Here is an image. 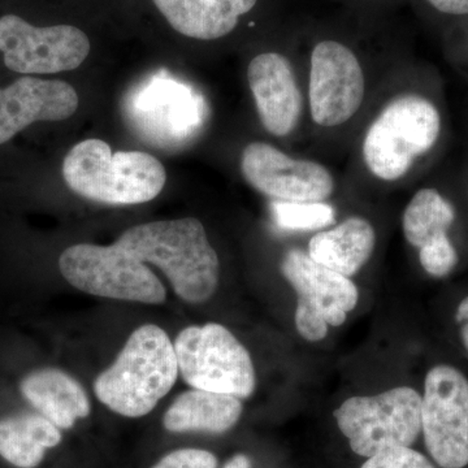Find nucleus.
I'll use <instances>...</instances> for the list:
<instances>
[{"label":"nucleus","mask_w":468,"mask_h":468,"mask_svg":"<svg viewBox=\"0 0 468 468\" xmlns=\"http://www.w3.org/2000/svg\"><path fill=\"white\" fill-rule=\"evenodd\" d=\"M116 243L144 264L158 267L185 302L202 303L217 292L220 261L198 218L141 224L125 230Z\"/></svg>","instance_id":"f257e3e1"},{"label":"nucleus","mask_w":468,"mask_h":468,"mask_svg":"<svg viewBox=\"0 0 468 468\" xmlns=\"http://www.w3.org/2000/svg\"><path fill=\"white\" fill-rule=\"evenodd\" d=\"M174 343L160 326L135 329L110 368L94 384L97 399L116 414L141 418L150 414L177 380Z\"/></svg>","instance_id":"f03ea898"},{"label":"nucleus","mask_w":468,"mask_h":468,"mask_svg":"<svg viewBox=\"0 0 468 468\" xmlns=\"http://www.w3.org/2000/svg\"><path fill=\"white\" fill-rule=\"evenodd\" d=\"M63 177L72 192L104 205L128 206L153 201L167 183L155 156L143 151H116L101 140H85L67 154Z\"/></svg>","instance_id":"7ed1b4c3"},{"label":"nucleus","mask_w":468,"mask_h":468,"mask_svg":"<svg viewBox=\"0 0 468 468\" xmlns=\"http://www.w3.org/2000/svg\"><path fill=\"white\" fill-rule=\"evenodd\" d=\"M441 133L442 115L435 101L421 94L399 95L369 126L363 159L380 180H399L435 149Z\"/></svg>","instance_id":"20e7f679"},{"label":"nucleus","mask_w":468,"mask_h":468,"mask_svg":"<svg viewBox=\"0 0 468 468\" xmlns=\"http://www.w3.org/2000/svg\"><path fill=\"white\" fill-rule=\"evenodd\" d=\"M178 374L193 389L249 399L257 387L250 353L218 323L192 325L176 338Z\"/></svg>","instance_id":"39448f33"},{"label":"nucleus","mask_w":468,"mask_h":468,"mask_svg":"<svg viewBox=\"0 0 468 468\" xmlns=\"http://www.w3.org/2000/svg\"><path fill=\"white\" fill-rule=\"evenodd\" d=\"M351 451L371 458L390 448H410L421 432V396L409 387L346 399L335 411Z\"/></svg>","instance_id":"423d86ee"},{"label":"nucleus","mask_w":468,"mask_h":468,"mask_svg":"<svg viewBox=\"0 0 468 468\" xmlns=\"http://www.w3.org/2000/svg\"><path fill=\"white\" fill-rule=\"evenodd\" d=\"M58 268L70 285L86 294L149 304L167 298L158 276L116 242L70 246L60 255Z\"/></svg>","instance_id":"0eeeda50"},{"label":"nucleus","mask_w":468,"mask_h":468,"mask_svg":"<svg viewBox=\"0 0 468 468\" xmlns=\"http://www.w3.org/2000/svg\"><path fill=\"white\" fill-rule=\"evenodd\" d=\"M282 273L297 292L294 320L298 334L311 343L325 338L329 325H343L347 313L358 303V288L350 279L322 266L298 249L286 251Z\"/></svg>","instance_id":"6e6552de"},{"label":"nucleus","mask_w":468,"mask_h":468,"mask_svg":"<svg viewBox=\"0 0 468 468\" xmlns=\"http://www.w3.org/2000/svg\"><path fill=\"white\" fill-rule=\"evenodd\" d=\"M421 432L431 457L442 468L468 464V380L460 369H431L421 396Z\"/></svg>","instance_id":"1a4fd4ad"},{"label":"nucleus","mask_w":468,"mask_h":468,"mask_svg":"<svg viewBox=\"0 0 468 468\" xmlns=\"http://www.w3.org/2000/svg\"><path fill=\"white\" fill-rule=\"evenodd\" d=\"M79 27H38L16 15L0 17V52L5 67L21 75H52L77 69L90 54Z\"/></svg>","instance_id":"9d476101"},{"label":"nucleus","mask_w":468,"mask_h":468,"mask_svg":"<svg viewBox=\"0 0 468 468\" xmlns=\"http://www.w3.org/2000/svg\"><path fill=\"white\" fill-rule=\"evenodd\" d=\"M365 73L358 58L337 41H322L311 52L309 98L314 122L343 125L365 100Z\"/></svg>","instance_id":"9b49d317"},{"label":"nucleus","mask_w":468,"mask_h":468,"mask_svg":"<svg viewBox=\"0 0 468 468\" xmlns=\"http://www.w3.org/2000/svg\"><path fill=\"white\" fill-rule=\"evenodd\" d=\"M243 177L258 192L284 202H323L335 192L331 172L311 160L294 159L264 143L243 150Z\"/></svg>","instance_id":"f8f14e48"},{"label":"nucleus","mask_w":468,"mask_h":468,"mask_svg":"<svg viewBox=\"0 0 468 468\" xmlns=\"http://www.w3.org/2000/svg\"><path fill=\"white\" fill-rule=\"evenodd\" d=\"M72 85L58 80L21 77L0 89V144L37 122H63L79 109Z\"/></svg>","instance_id":"ddd939ff"},{"label":"nucleus","mask_w":468,"mask_h":468,"mask_svg":"<svg viewBox=\"0 0 468 468\" xmlns=\"http://www.w3.org/2000/svg\"><path fill=\"white\" fill-rule=\"evenodd\" d=\"M248 80L268 133L291 134L300 122L303 103L291 61L277 52H263L249 64Z\"/></svg>","instance_id":"4468645a"},{"label":"nucleus","mask_w":468,"mask_h":468,"mask_svg":"<svg viewBox=\"0 0 468 468\" xmlns=\"http://www.w3.org/2000/svg\"><path fill=\"white\" fill-rule=\"evenodd\" d=\"M176 32L189 38L214 41L232 33L239 17L258 0H153Z\"/></svg>","instance_id":"2eb2a0df"},{"label":"nucleus","mask_w":468,"mask_h":468,"mask_svg":"<svg viewBox=\"0 0 468 468\" xmlns=\"http://www.w3.org/2000/svg\"><path fill=\"white\" fill-rule=\"evenodd\" d=\"M24 397L58 430H69L79 419L89 417L90 399L82 385L58 368H43L21 383Z\"/></svg>","instance_id":"dca6fc26"},{"label":"nucleus","mask_w":468,"mask_h":468,"mask_svg":"<svg viewBox=\"0 0 468 468\" xmlns=\"http://www.w3.org/2000/svg\"><path fill=\"white\" fill-rule=\"evenodd\" d=\"M377 233L368 220L351 217L332 229L316 233L309 242L311 260L347 279L356 275L371 258Z\"/></svg>","instance_id":"f3484780"},{"label":"nucleus","mask_w":468,"mask_h":468,"mask_svg":"<svg viewBox=\"0 0 468 468\" xmlns=\"http://www.w3.org/2000/svg\"><path fill=\"white\" fill-rule=\"evenodd\" d=\"M242 402L228 394L192 389L181 393L169 406L163 424L169 432L224 433L236 426Z\"/></svg>","instance_id":"a211bd4d"},{"label":"nucleus","mask_w":468,"mask_h":468,"mask_svg":"<svg viewBox=\"0 0 468 468\" xmlns=\"http://www.w3.org/2000/svg\"><path fill=\"white\" fill-rule=\"evenodd\" d=\"M60 441L58 428L41 414L17 415L0 420V455L14 466H38L46 451Z\"/></svg>","instance_id":"6ab92c4d"},{"label":"nucleus","mask_w":468,"mask_h":468,"mask_svg":"<svg viewBox=\"0 0 468 468\" xmlns=\"http://www.w3.org/2000/svg\"><path fill=\"white\" fill-rule=\"evenodd\" d=\"M454 220L452 202L436 187H423L414 194L403 212V236L412 248L420 250L428 243L449 237Z\"/></svg>","instance_id":"aec40b11"},{"label":"nucleus","mask_w":468,"mask_h":468,"mask_svg":"<svg viewBox=\"0 0 468 468\" xmlns=\"http://www.w3.org/2000/svg\"><path fill=\"white\" fill-rule=\"evenodd\" d=\"M277 226L288 230H316L335 223V211L324 202L272 203Z\"/></svg>","instance_id":"412c9836"},{"label":"nucleus","mask_w":468,"mask_h":468,"mask_svg":"<svg viewBox=\"0 0 468 468\" xmlns=\"http://www.w3.org/2000/svg\"><path fill=\"white\" fill-rule=\"evenodd\" d=\"M457 249L452 245L451 237L437 239L419 250V261L428 275L433 277H445L454 270L458 264Z\"/></svg>","instance_id":"4be33fe9"},{"label":"nucleus","mask_w":468,"mask_h":468,"mask_svg":"<svg viewBox=\"0 0 468 468\" xmlns=\"http://www.w3.org/2000/svg\"><path fill=\"white\" fill-rule=\"evenodd\" d=\"M360 468H435L421 452L411 448H390L368 458Z\"/></svg>","instance_id":"5701e85b"},{"label":"nucleus","mask_w":468,"mask_h":468,"mask_svg":"<svg viewBox=\"0 0 468 468\" xmlns=\"http://www.w3.org/2000/svg\"><path fill=\"white\" fill-rule=\"evenodd\" d=\"M153 468H218V460L207 451L180 449L169 452Z\"/></svg>","instance_id":"b1692460"},{"label":"nucleus","mask_w":468,"mask_h":468,"mask_svg":"<svg viewBox=\"0 0 468 468\" xmlns=\"http://www.w3.org/2000/svg\"><path fill=\"white\" fill-rule=\"evenodd\" d=\"M436 11L451 16H466L468 15V0H427Z\"/></svg>","instance_id":"393cba45"},{"label":"nucleus","mask_w":468,"mask_h":468,"mask_svg":"<svg viewBox=\"0 0 468 468\" xmlns=\"http://www.w3.org/2000/svg\"><path fill=\"white\" fill-rule=\"evenodd\" d=\"M455 322L460 325L462 343L468 353V297L462 300L455 313Z\"/></svg>","instance_id":"a878e982"},{"label":"nucleus","mask_w":468,"mask_h":468,"mask_svg":"<svg viewBox=\"0 0 468 468\" xmlns=\"http://www.w3.org/2000/svg\"><path fill=\"white\" fill-rule=\"evenodd\" d=\"M224 468H251V462L246 455L237 454L227 462Z\"/></svg>","instance_id":"bb28decb"}]
</instances>
